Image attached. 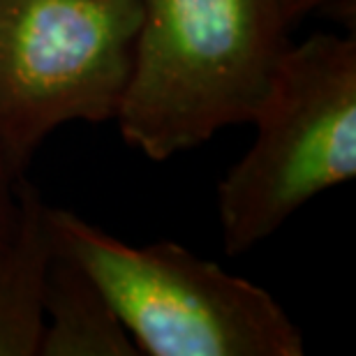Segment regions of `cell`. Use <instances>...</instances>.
I'll return each instance as SVG.
<instances>
[{
  "mask_svg": "<svg viewBox=\"0 0 356 356\" xmlns=\"http://www.w3.org/2000/svg\"><path fill=\"white\" fill-rule=\"evenodd\" d=\"M270 0H141L116 120L130 146L167 160L252 123L289 47Z\"/></svg>",
  "mask_w": 356,
  "mask_h": 356,
  "instance_id": "obj_1",
  "label": "cell"
},
{
  "mask_svg": "<svg viewBox=\"0 0 356 356\" xmlns=\"http://www.w3.org/2000/svg\"><path fill=\"white\" fill-rule=\"evenodd\" d=\"M54 248L92 275L139 354L301 356L303 336L282 305L245 277L183 245H127L76 213L47 206Z\"/></svg>",
  "mask_w": 356,
  "mask_h": 356,
  "instance_id": "obj_2",
  "label": "cell"
},
{
  "mask_svg": "<svg viewBox=\"0 0 356 356\" xmlns=\"http://www.w3.org/2000/svg\"><path fill=\"white\" fill-rule=\"evenodd\" d=\"M252 123L254 144L218 188L227 254L248 252L319 192L354 178V35L289 44Z\"/></svg>",
  "mask_w": 356,
  "mask_h": 356,
  "instance_id": "obj_3",
  "label": "cell"
},
{
  "mask_svg": "<svg viewBox=\"0 0 356 356\" xmlns=\"http://www.w3.org/2000/svg\"><path fill=\"white\" fill-rule=\"evenodd\" d=\"M141 0H0V162L24 174L70 120L116 118Z\"/></svg>",
  "mask_w": 356,
  "mask_h": 356,
  "instance_id": "obj_4",
  "label": "cell"
},
{
  "mask_svg": "<svg viewBox=\"0 0 356 356\" xmlns=\"http://www.w3.org/2000/svg\"><path fill=\"white\" fill-rule=\"evenodd\" d=\"M17 225L0 264V356H35L44 329V277L54 254L47 204L24 174L14 181Z\"/></svg>",
  "mask_w": 356,
  "mask_h": 356,
  "instance_id": "obj_5",
  "label": "cell"
},
{
  "mask_svg": "<svg viewBox=\"0 0 356 356\" xmlns=\"http://www.w3.org/2000/svg\"><path fill=\"white\" fill-rule=\"evenodd\" d=\"M42 310L49 317L40 338L42 356H134L130 333L92 275L70 254L49 259Z\"/></svg>",
  "mask_w": 356,
  "mask_h": 356,
  "instance_id": "obj_6",
  "label": "cell"
},
{
  "mask_svg": "<svg viewBox=\"0 0 356 356\" xmlns=\"http://www.w3.org/2000/svg\"><path fill=\"white\" fill-rule=\"evenodd\" d=\"M14 176L3 162H0V264H3L7 248L12 243L14 225H17V190H14Z\"/></svg>",
  "mask_w": 356,
  "mask_h": 356,
  "instance_id": "obj_7",
  "label": "cell"
},
{
  "mask_svg": "<svg viewBox=\"0 0 356 356\" xmlns=\"http://www.w3.org/2000/svg\"><path fill=\"white\" fill-rule=\"evenodd\" d=\"M277 14L289 28L317 10H343L354 12V0H270Z\"/></svg>",
  "mask_w": 356,
  "mask_h": 356,
  "instance_id": "obj_8",
  "label": "cell"
}]
</instances>
